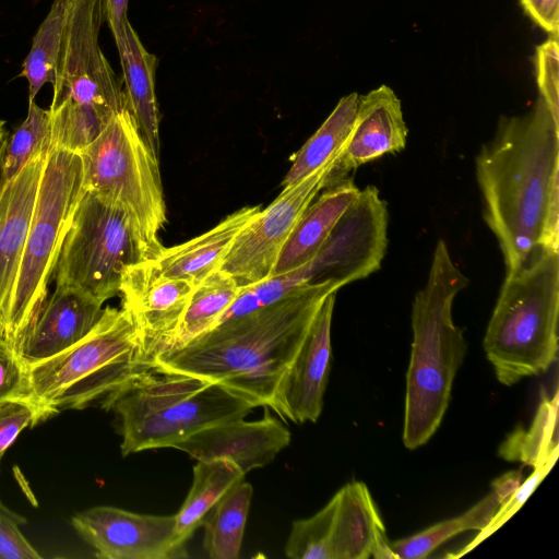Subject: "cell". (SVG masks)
<instances>
[{"mask_svg":"<svg viewBox=\"0 0 559 559\" xmlns=\"http://www.w3.org/2000/svg\"><path fill=\"white\" fill-rule=\"evenodd\" d=\"M261 209V205L243 206L202 235L180 245L164 247L153 259L156 267L166 277L199 284L219 269L237 235Z\"/></svg>","mask_w":559,"mask_h":559,"instance_id":"21","label":"cell"},{"mask_svg":"<svg viewBox=\"0 0 559 559\" xmlns=\"http://www.w3.org/2000/svg\"><path fill=\"white\" fill-rule=\"evenodd\" d=\"M252 495V486L242 479L206 514L203 546L211 559L239 558Z\"/></svg>","mask_w":559,"mask_h":559,"instance_id":"26","label":"cell"},{"mask_svg":"<svg viewBox=\"0 0 559 559\" xmlns=\"http://www.w3.org/2000/svg\"><path fill=\"white\" fill-rule=\"evenodd\" d=\"M335 559H395L385 527L365 483L353 480L337 492Z\"/></svg>","mask_w":559,"mask_h":559,"instance_id":"20","label":"cell"},{"mask_svg":"<svg viewBox=\"0 0 559 559\" xmlns=\"http://www.w3.org/2000/svg\"><path fill=\"white\" fill-rule=\"evenodd\" d=\"M475 169L507 271L540 248L559 251V122L539 96L527 114L499 119Z\"/></svg>","mask_w":559,"mask_h":559,"instance_id":"1","label":"cell"},{"mask_svg":"<svg viewBox=\"0 0 559 559\" xmlns=\"http://www.w3.org/2000/svg\"><path fill=\"white\" fill-rule=\"evenodd\" d=\"M523 481L522 472L512 471L503 474L491 484V491L496 493L501 504L516 491Z\"/></svg>","mask_w":559,"mask_h":559,"instance_id":"40","label":"cell"},{"mask_svg":"<svg viewBox=\"0 0 559 559\" xmlns=\"http://www.w3.org/2000/svg\"><path fill=\"white\" fill-rule=\"evenodd\" d=\"M69 0H53L48 14L39 25L32 47L23 61L20 76L28 83V103L46 83L53 84L61 52Z\"/></svg>","mask_w":559,"mask_h":559,"instance_id":"30","label":"cell"},{"mask_svg":"<svg viewBox=\"0 0 559 559\" xmlns=\"http://www.w3.org/2000/svg\"><path fill=\"white\" fill-rule=\"evenodd\" d=\"M388 223V205L379 189L374 186L360 189L309 262L261 282L263 297L276 302L305 285L333 283L341 288L368 277L380 269L384 259Z\"/></svg>","mask_w":559,"mask_h":559,"instance_id":"11","label":"cell"},{"mask_svg":"<svg viewBox=\"0 0 559 559\" xmlns=\"http://www.w3.org/2000/svg\"><path fill=\"white\" fill-rule=\"evenodd\" d=\"M105 21L108 23L114 39L121 35L128 21L127 10L129 0H102Z\"/></svg>","mask_w":559,"mask_h":559,"instance_id":"39","label":"cell"},{"mask_svg":"<svg viewBox=\"0 0 559 559\" xmlns=\"http://www.w3.org/2000/svg\"><path fill=\"white\" fill-rule=\"evenodd\" d=\"M359 95L354 92L343 96L319 129L296 154L282 186L298 182L336 159L353 130Z\"/></svg>","mask_w":559,"mask_h":559,"instance_id":"25","label":"cell"},{"mask_svg":"<svg viewBox=\"0 0 559 559\" xmlns=\"http://www.w3.org/2000/svg\"><path fill=\"white\" fill-rule=\"evenodd\" d=\"M115 43L122 68L126 107L150 150L159 159L160 115L155 93L158 60L143 46L129 20Z\"/></svg>","mask_w":559,"mask_h":559,"instance_id":"23","label":"cell"},{"mask_svg":"<svg viewBox=\"0 0 559 559\" xmlns=\"http://www.w3.org/2000/svg\"><path fill=\"white\" fill-rule=\"evenodd\" d=\"M100 405L120 419L123 456L171 448L203 428L243 418L254 408L217 383L155 370L138 377Z\"/></svg>","mask_w":559,"mask_h":559,"instance_id":"6","label":"cell"},{"mask_svg":"<svg viewBox=\"0 0 559 559\" xmlns=\"http://www.w3.org/2000/svg\"><path fill=\"white\" fill-rule=\"evenodd\" d=\"M338 289L333 283L305 285L273 305L224 321L160 354L153 370L217 383L253 407L273 409L280 381L320 305Z\"/></svg>","mask_w":559,"mask_h":559,"instance_id":"2","label":"cell"},{"mask_svg":"<svg viewBox=\"0 0 559 559\" xmlns=\"http://www.w3.org/2000/svg\"><path fill=\"white\" fill-rule=\"evenodd\" d=\"M10 400L34 402L26 364L19 353L0 336V403Z\"/></svg>","mask_w":559,"mask_h":559,"instance_id":"35","label":"cell"},{"mask_svg":"<svg viewBox=\"0 0 559 559\" xmlns=\"http://www.w3.org/2000/svg\"><path fill=\"white\" fill-rule=\"evenodd\" d=\"M525 14L550 35L559 34V0H520Z\"/></svg>","mask_w":559,"mask_h":559,"instance_id":"38","label":"cell"},{"mask_svg":"<svg viewBox=\"0 0 559 559\" xmlns=\"http://www.w3.org/2000/svg\"><path fill=\"white\" fill-rule=\"evenodd\" d=\"M500 506L498 497L490 490L464 513L433 524L406 538L390 542L391 550L395 559H424L440 545L461 533L483 531L492 521Z\"/></svg>","mask_w":559,"mask_h":559,"instance_id":"29","label":"cell"},{"mask_svg":"<svg viewBox=\"0 0 559 559\" xmlns=\"http://www.w3.org/2000/svg\"><path fill=\"white\" fill-rule=\"evenodd\" d=\"M333 159L298 182L284 187L277 198L237 235L219 269L239 286L270 276L280 253L305 210L330 183Z\"/></svg>","mask_w":559,"mask_h":559,"instance_id":"12","label":"cell"},{"mask_svg":"<svg viewBox=\"0 0 559 559\" xmlns=\"http://www.w3.org/2000/svg\"><path fill=\"white\" fill-rule=\"evenodd\" d=\"M536 81L539 97L547 105L556 122H559V45L558 35L536 47Z\"/></svg>","mask_w":559,"mask_h":559,"instance_id":"33","label":"cell"},{"mask_svg":"<svg viewBox=\"0 0 559 559\" xmlns=\"http://www.w3.org/2000/svg\"><path fill=\"white\" fill-rule=\"evenodd\" d=\"M556 461H549L545 464L534 467V472L521 483L520 487L503 504L500 506L498 511L496 512L492 521L480 533L474 538V540L467 545L462 551L457 555L461 556L468 550H471L474 546L480 543L484 538L493 533L498 527H500L507 520H509L526 501L530 495L535 490L538 484L544 479V477L551 469Z\"/></svg>","mask_w":559,"mask_h":559,"instance_id":"36","label":"cell"},{"mask_svg":"<svg viewBox=\"0 0 559 559\" xmlns=\"http://www.w3.org/2000/svg\"><path fill=\"white\" fill-rule=\"evenodd\" d=\"M83 193L80 154L50 148L8 317L0 333L17 353L46 301L64 236Z\"/></svg>","mask_w":559,"mask_h":559,"instance_id":"8","label":"cell"},{"mask_svg":"<svg viewBox=\"0 0 559 559\" xmlns=\"http://www.w3.org/2000/svg\"><path fill=\"white\" fill-rule=\"evenodd\" d=\"M305 210L284 245L272 276L296 270L309 262L346 210L359 194L360 189L352 178L329 183Z\"/></svg>","mask_w":559,"mask_h":559,"instance_id":"22","label":"cell"},{"mask_svg":"<svg viewBox=\"0 0 559 559\" xmlns=\"http://www.w3.org/2000/svg\"><path fill=\"white\" fill-rule=\"evenodd\" d=\"M240 288L236 280L222 270H216L197 284L167 352L179 348L213 329Z\"/></svg>","mask_w":559,"mask_h":559,"instance_id":"27","label":"cell"},{"mask_svg":"<svg viewBox=\"0 0 559 559\" xmlns=\"http://www.w3.org/2000/svg\"><path fill=\"white\" fill-rule=\"evenodd\" d=\"M290 442V432L269 413L260 420L230 419L203 428L171 448L197 461L229 459L246 475L266 466Z\"/></svg>","mask_w":559,"mask_h":559,"instance_id":"16","label":"cell"},{"mask_svg":"<svg viewBox=\"0 0 559 559\" xmlns=\"http://www.w3.org/2000/svg\"><path fill=\"white\" fill-rule=\"evenodd\" d=\"M336 493L316 514L297 520L285 545V555L292 559H335L334 523Z\"/></svg>","mask_w":559,"mask_h":559,"instance_id":"31","label":"cell"},{"mask_svg":"<svg viewBox=\"0 0 559 559\" xmlns=\"http://www.w3.org/2000/svg\"><path fill=\"white\" fill-rule=\"evenodd\" d=\"M27 522L0 500V559H39L41 556L21 532Z\"/></svg>","mask_w":559,"mask_h":559,"instance_id":"37","label":"cell"},{"mask_svg":"<svg viewBox=\"0 0 559 559\" xmlns=\"http://www.w3.org/2000/svg\"><path fill=\"white\" fill-rule=\"evenodd\" d=\"M558 394H543L534 419L527 430L518 428L501 443L498 455L510 462H520L533 468L557 461Z\"/></svg>","mask_w":559,"mask_h":559,"instance_id":"28","label":"cell"},{"mask_svg":"<svg viewBox=\"0 0 559 559\" xmlns=\"http://www.w3.org/2000/svg\"><path fill=\"white\" fill-rule=\"evenodd\" d=\"M49 151L35 154L0 186V333L5 324Z\"/></svg>","mask_w":559,"mask_h":559,"instance_id":"18","label":"cell"},{"mask_svg":"<svg viewBox=\"0 0 559 559\" xmlns=\"http://www.w3.org/2000/svg\"><path fill=\"white\" fill-rule=\"evenodd\" d=\"M467 285L468 278L453 262L447 243L439 240L427 282L412 305L413 341L402 435L409 450L430 440L448 409L453 381L467 349L463 331L453 321L452 307Z\"/></svg>","mask_w":559,"mask_h":559,"instance_id":"3","label":"cell"},{"mask_svg":"<svg viewBox=\"0 0 559 559\" xmlns=\"http://www.w3.org/2000/svg\"><path fill=\"white\" fill-rule=\"evenodd\" d=\"M243 477L240 467L229 459L198 461L193 466L192 486L175 514V534L181 546H186L211 509Z\"/></svg>","mask_w":559,"mask_h":559,"instance_id":"24","label":"cell"},{"mask_svg":"<svg viewBox=\"0 0 559 559\" xmlns=\"http://www.w3.org/2000/svg\"><path fill=\"white\" fill-rule=\"evenodd\" d=\"M559 251L538 249L507 271L483 341L497 380L512 385L558 358Z\"/></svg>","mask_w":559,"mask_h":559,"instance_id":"5","label":"cell"},{"mask_svg":"<svg viewBox=\"0 0 559 559\" xmlns=\"http://www.w3.org/2000/svg\"><path fill=\"white\" fill-rule=\"evenodd\" d=\"M45 420L40 407L32 401L10 400L0 403V463L5 451L27 427Z\"/></svg>","mask_w":559,"mask_h":559,"instance_id":"34","label":"cell"},{"mask_svg":"<svg viewBox=\"0 0 559 559\" xmlns=\"http://www.w3.org/2000/svg\"><path fill=\"white\" fill-rule=\"evenodd\" d=\"M26 366L33 400L45 419L61 411L102 403L153 370L130 312L109 306L79 342Z\"/></svg>","mask_w":559,"mask_h":559,"instance_id":"4","label":"cell"},{"mask_svg":"<svg viewBox=\"0 0 559 559\" xmlns=\"http://www.w3.org/2000/svg\"><path fill=\"white\" fill-rule=\"evenodd\" d=\"M102 0H69L52 99L51 121L75 130L102 131L127 108L122 82L103 53Z\"/></svg>","mask_w":559,"mask_h":559,"instance_id":"9","label":"cell"},{"mask_svg":"<svg viewBox=\"0 0 559 559\" xmlns=\"http://www.w3.org/2000/svg\"><path fill=\"white\" fill-rule=\"evenodd\" d=\"M407 133L401 100L391 87L381 85L359 95L354 127L334 162L330 183L364 164L404 150Z\"/></svg>","mask_w":559,"mask_h":559,"instance_id":"17","label":"cell"},{"mask_svg":"<svg viewBox=\"0 0 559 559\" xmlns=\"http://www.w3.org/2000/svg\"><path fill=\"white\" fill-rule=\"evenodd\" d=\"M83 188L120 209L129 218L146 260L164 248L167 222L159 159L144 141L132 115L116 112L99 135L79 153Z\"/></svg>","mask_w":559,"mask_h":559,"instance_id":"7","label":"cell"},{"mask_svg":"<svg viewBox=\"0 0 559 559\" xmlns=\"http://www.w3.org/2000/svg\"><path fill=\"white\" fill-rule=\"evenodd\" d=\"M50 115L35 100L28 103L25 120L9 138L0 186L11 180L37 153L50 150Z\"/></svg>","mask_w":559,"mask_h":559,"instance_id":"32","label":"cell"},{"mask_svg":"<svg viewBox=\"0 0 559 559\" xmlns=\"http://www.w3.org/2000/svg\"><path fill=\"white\" fill-rule=\"evenodd\" d=\"M71 524L103 559L187 557L175 534V515L141 514L97 506L75 514Z\"/></svg>","mask_w":559,"mask_h":559,"instance_id":"13","label":"cell"},{"mask_svg":"<svg viewBox=\"0 0 559 559\" xmlns=\"http://www.w3.org/2000/svg\"><path fill=\"white\" fill-rule=\"evenodd\" d=\"M103 312V304L56 288L25 334L19 355L25 364H33L67 349L94 328Z\"/></svg>","mask_w":559,"mask_h":559,"instance_id":"19","label":"cell"},{"mask_svg":"<svg viewBox=\"0 0 559 559\" xmlns=\"http://www.w3.org/2000/svg\"><path fill=\"white\" fill-rule=\"evenodd\" d=\"M9 142V133L4 128V121L0 120V179L2 174V165Z\"/></svg>","mask_w":559,"mask_h":559,"instance_id":"41","label":"cell"},{"mask_svg":"<svg viewBox=\"0 0 559 559\" xmlns=\"http://www.w3.org/2000/svg\"><path fill=\"white\" fill-rule=\"evenodd\" d=\"M336 293L323 299L275 392L273 409L296 424L316 423L322 412L332 360L331 325Z\"/></svg>","mask_w":559,"mask_h":559,"instance_id":"15","label":"cell"},{"mask_svg":"<svg viewBox=\"0 0 559 559\" xmlns=\"http://www.w3.org/2000/svg\"><path fill=\"white\" fill-rule=\"evenodd\" d=\"M195 285L163 275L153 259L130 265L123 273L119 295L140 332L153 367L177 334Z\"/></svg>","mask_w":559,"mask_h":559,"instance_id":"14","label":"cell"},{"mask_svg":"<svg viewBox=\"0 0 559 559\" xmlns=\"http://www.w3.org/2000/svg\"><path fill=\"white\" fill-rule=\"evenodd\" d=\"M146 260L127 215L84 191L55 267L56 288L100 304L117 295L124 271Z\"/></svg>","mask_w":559,"mask_h":559,"instance_id":"10","label":"cell"}]
</instances>
